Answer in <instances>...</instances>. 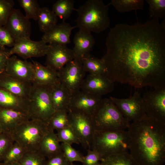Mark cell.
I'll return each instance as SVG.
<instances>
[{"mask_svg":"<svg viewBox=\"0 0 165 165\" xmlns=\"http://www.w3.org/2000/svg\"><path fill=\"white\" fill-rule=\"evenodd\" d=\"M51 86L32 84L27 99L28 114L30 119L47 123L55 111L51 100Z\"/></svg>","mask_w":165,"mask_h":165,"instance_id":"7","label":"cell"},{"mask_svg":"<svg viewBox=\"0 0 165 165\" xmlns=\"http://www.w3.org/2000/svg\"><path fill=\"white\" fill-rule=\"evenodd\" d=\"M46 158L38 151L27 152L18 162L22 165H45Z\"/></svg>","mask_w":165,"mask_h":165,"instance_id":"33","label":"cell"},{"mask_svg":"<svg viewBox=\"0 0 165 165\" xmlns=\"http://www.w3.org/2000/svg\"><path fill=\"white\" fill-rule=\"evenodd\" d=\"M49 130L57 131L69 125L68 109L55 112L47 123Z\"/></svg>","mask_w":165,"mask_h":165,"instance_id":"28","label":"cell"},{"mask_svg":"<svg viewBox=\"0 0 165 165\" xmlns=\"http://www.w3.org/2000/svg\"><path fill=\"white\" fill-rule=\"evenodd\" d=\"M61 145L64 155L69 162L77 161L82 163L84 156L71 145L64 143H62Z\"/></svg>","mask_w":165,"mask_h":165,"instance_id":"38","label":"cell"},{"mask_svg":"<svg viewBox=\"0 0 165 165\" xmlns=\"http://www.w3.org/2000/svg\"><path fill=\"white\" fill-rule=\"evenodd\" d=\"M33 62L34 72L33 84L52 86L60 83L57 72L37 61Z\"/></svg>","mask_w":165,"mask_h":165,"instance_id":"22","label":"cell"},{"mask_svg":"<svg viewBox=\"0 0 165 165\" xmlns=\"http://www.w3.org/2000/svg\"><path fill=\"white\" fill-rule=\"evenodd\" d=\"M141 97L139 93L136 91L127 98L112 97L109 98L123 116L130 123L140 119L146 114L142 106Z\"/></svg>","mask_w":165,"mask_h":165,"instance_id":"11","label":"cell"},{"mask_svg":"<svg viewBox=\"0 0 165 165\" xmlns=\"http://www.w3.org/2000/svg\"><path fill=\"white\" fill-rule=\"evenodd\" d=\"M15 40L5 26H0V44L3 47L12 48L13 46Z\"/></svg>","mask_w":165,"mask_h":165,"instance_id":"40","label":"cell"},{"mask_svg":"<svg viewBox=\"0 0 165 165\" xmlns=\"http://www.w3.org/2000/svg\"><path fill=\"white\" fill-rule=\"evenodd\" d=\"M105 165H139L128 152L102 159Z\"/></svg>","mask_w":165,"mask_h":165,"instance_id":"31","label":"cell"},{"mask_svg":"<svg viewBox=\"0 0 165 165\" xmlns=\"http://www.w3.org/2000/svg\"><path fill=\"white\" fill-rule=\"evenodd\" d=\"M74 47L72 50L75 58L81 59L90 53L95 44V39L89 32L80 30L75 35Z\"/></svg>","mask_w":165,"mask_h":165,"instance_id":"21","label":"cell"},{"mask_svg":"<svg viewBox=\"0 0 165 165\" xmlns=\"http://www.w3.org/2000/svg\"><path fill=\"white\" fill-rule=\"evenodd\" d=\"M102 99L101 97L80 90L72 94L68 108L92 115Z\"/></svg>","mask_w":165,"mask_h":165,"instance_id":"16","label":"cell"},{"mask_svg":"<svg viewBox=\"0 0 165 165\" xmlns=\"http://www.w3.org/2000/svg\"><path fill=\"white\" fill-rule=\"evenodd\" d=\"M70 163L65 157L62 151L60 153L48 158L45 165H69Z\"/></svg>","mask_w":165,"mask_h":165,"instance_id":"42","label":"cell"},{"mask_svg":"<svg viewBox=\"0 0 165 165\" xmlns=\"http://www.w3.org/2000/svg\"><path fill=\"white\" fill-rule=\"evenodd\" d=\"M5 72L19 80L32 84L33 82L34 72L33 63L20 60L15 55L9 57Z\"/></svg>","mask_w":165,"mask_h":165,"instance_id":"14","label":"cell"},{"mask_svg":"<svg viewBox=\"0 0 165 165\" xmlns=\"http://www.w3.org/2000/svg\"><path fill=\"white\" fill-rule=\"evenodd\" d=\"M47 123L30 119L20 124L9 134L14 142L27 152L38 151L42 141L49 131Z\"/></svg>","mask_w":165,"mask_h":165,"instance_id":"6","label":"cell"},{"mask_svg":"<svg viewBox=\"0 0 165 165\" xmlns=\"http://www.w3.org/2000/svg\"><path fill=\"white\" fill-rule=\"evenodd\" d=\"M141 101L147 115L165 124V87L146 92Z\"/></svg>","mask_w":165,"mask_h":165,"instance_id":"10","label":"cell"},{"mask_svg":"<svg viewBox=\"0 0 165 165\" xmlns=\"http://www.w3.org/2000/svg\"><path fill=\"white\" fill-rule=\"evenodd\" d=\"M148 6L149 14L150 19H159L165 17V0H146Z\"/></svg>","mask_w":165,"mask_h":165,"instance_id":"34","label":"cell"},{"mask_svg":"<svg viewBox=\"0 0 165 165\" xmlns=\"http://www.w3.org/2000/svg\"><path fill=\"white\" fill-rule=\"evenodd\" d=\"M69 165H77L75 164H73V163H70Z\"/></svg>","mask_w":165,"mask_h":165,"instance_id":"48","label":"cell"},{"mask_svg":"<svg viewBox=\"0 0 165 165\" xmlns=\"http://www.w3.org/2000/svg\"><path fill=\"white\" fill-rule=\"evenodd\" d=\"M86 72L81 59L75 58L58 72L60 82L72 94L80 90Z\"/></svg>","mask_w":165,"mask_h":165,"instance_id":"9","label":"cell"},{"mask_svg":"<svg viewBox=\"0 0 165 165\" xmlns=\"http://www.w3.org/2000/svg\"><path fill=\"white\" fill-rule=\"evenodd\" d=\"M95 165H105L103 162H101L100 163L99 162L97 164H95Z\"/></svg>","mask_w":165,"mask_h":165,"instance_id":"46","label":"cell"},{"mask_svg":"<svg viewBox=\"0 0 165 165\" xmlns=\"http://www.w3.org/2000/svg\"><path fill=\"white\" fill-rule=\"evenodd\" d=\"M2 131L1 127H0V135L2 133Z\"/></svg>","mask_w":165,"mask_h":165,"instance_id":"47","label":"cell"},{"mask_svg":"<svg viewBox=\"0 0 165 165\" xmlns=\"http://www.w3.org/2000/svg\"><path fill=\"white\" fill-rule=\"evenodd\" d=\"M5 26L15 41L21 39H30V22L19 9H13Z\"/></svg>","mask_w":165,"mask_h":165,"instance_id":"13","label":"cell"},{"mask_svg":"<svg viewBox=\"0 0 165 165\" xmlns=\"http://www.w3.org/2000/svg\"><path fill=\"white\" fill-rule=\"evenodd\" d=\"M101 0H88L77 9L76 26L80 30L99 34L108 28V6Z\"/></svg>","mask_w":165,"mask_h":165,"instance_id":"3","label":"cell"},{"mask_svg":"<svg viewBox=\"0 0 165 165\" xmlns=\"http://www.w3.org/2000/svg\"><path fill=\"white\" fill-rule=\"evenodd\" d=\"M0 165H2V162H0Z\"/></svg>","mask_w":165,"mask_h":165,"instance_id":"49","label":"cell"},{"mask_svg":"<svg viewBox=\"0 0 165 165\" xmlns=\"http://www.w3.org/2000/svg\"><path fill=\"white\" fill-rule=\"evenodd\" d=\"M20 6L24 10L25 17L28 20H37L41 8L36 0H18Z\"/></svg>","mask_w":165,"mask_h":165,"instance_id":"32","label":"cell"},{"mask_svg":"<svg viewBox=\"0 0 165 165\" xmlns=\"http://www.w3.org/2000/svg\"><path fill=\"white\" fill-rule=\"evenodd\" d=\"M72 95L61 83L52 86L51 98L55 111L68 109Z\"/></svg>","mask_w":165,"mask_h":165,"instance_id":"24","label":"cell"},{"mask_svg":"<svg viewBox=\"0 0 165 165\" xmlns=\"http://www.w3.org/2000/svg\"><path fill=\"white\" fill-rule=\"evenodd\" d=\"M81 59L86 73L88 72L90 75H105L106 67L101 58H98L90 53L85 55Z\"/></svg>","mask_w":165,"mask_h":165,"instance_id":"26","label":"cell"},{"mask_svg":"<svg viewBox=\"0 0 165 165\" xmlns=\"http://www.w3.org/2000/svg\"><path fill=\"white\" fill-rule=\"evenodd\" d=\"M0 108L11 109L28 113V101L0 88Z\"/></svg>","mask_w":165,"mask_h":165,"instance_id":"23","label":"cell"},{"mask_svg":"<svg viewBox=\"0 0 165 165\" xmlns=\"http://www.w3.org/2000/svg\"><path fill=\"white\" fill-rule=\"evenodd\" d=\"M50 45L42 40L35 41L30 39H21L15 41V44L9 50V56L15 54L24 59L32 57H41L46 55Z\"/></svg>","mask_w":165,"mask_h":165,"instance_id":"12","label":"cell"},{"mask_svg":"<svg viewBox=\"0 0 165 165\" xmlns=\"http://www.w3.org/2000/svg\"><path fill=\"white\" fill-rule=\"evenodd\" d=\"M114 82L105 75L89 74L85 77L80 90L101 97L112 92Z\"/></svg>","mask_w":165,"mask_h":165,"instance_id":"17","label":"cell"},{"mask_svg":"<svg viewBox=\"0 0 165 165\" xmlns=\"http://www.w3.org/2000/svg\"><path fill=\"white\" fill-rule=\"evenodd\" d=\"M14 2L12 0H0V26H5L13 10Z\"/></svg>","mask_w":165,"mask_h":165,"instance_id":"37","label":"cell"},{"mask_svg":"<svg viewBox=\"0 0 165 165\" xmlns=\"http://www.w3.org/2000/svg\"><path fill=\"white\" fill-rule=\"evenodd\" d=\"M57 131L56 134L60 142L71 145L73 143L80 144L78 138L70 125Z\"/></svg>","mask_w":165,"mask_h":165,"instance_id":"35","label":"cell"},{"mask_svg":"<svg viewBox=\"0 0 165 165\" xmlns=\"http://www.w3.org/2000/svg\"><path fill=\"white\" fill-rule=\"evenodd\" d=\"M130 153L139 165H163L165 124L145 114L130 123Z\"/></svg>","mask_w":165,"mask_h":165,"instance_id":"2","label":"cell"},{"mask_svg":"<svg viewBox=\"0 0 165 165\" xmlns=\"http://www.w3.org/2000/svg\"><path fill=\"white\" fill-rule=\"evenodd\" d=\"M87 151V155L83 157V165H95L102 160L101 156L96 151L90 149Z\"/></svg>","mask_w":165,"mask_h":165,"instance_id":"41","label":"cell"},{"mask_svg":"<svg viewBox=\"0 0 165 165\" xmlns=\"http://www.w3.org/2000/svg\"><path fill=\"white\" fill-rule=\"evenodd\" d=\"M37 20L40 31L45 33L57 24L58 17L52 10L44 7L40 9Z\"/></svg>","mask_w":165,"mask_h":165,"instance_id":"27","label":"cell"},{"mask_svg":"<svg viewBox=\"0 0 165 165\" xmlns=\"http://www.w3.org/2000/svg\"><path fill=\"white\" fill-rule=\"evenodd\" d=\"M14 142L9 134L2 132L0 135V162H2L4 156Z\"/></svg>","mask_w":165,"mask_h":165,"instance_id":"39","label":"cell"},{"mask_svg":"<svg viewBox=\"0 0 165 165\" xmlns=\"http://www.w3.org/2000/svg\"><path fill=\"white\" fill-rule=\"evenodd\" d=\"M73 27L69 24L62 22L57 24L48 32L44 34L41 40L49 44H59L67 46L71 43L70 36Z\"/></svg>","mask_w":165,"mask_h":165,"instance_id":"19","label":"cell"},{"mask_svg":"<svg viewBox=\"0 0 165 165\" xmlns=\"http://www.w3.org/2000/svg\"><path fill=\"white\" fill-rule=\"evenodd\" d=\"M25 152L20 144L14 142L6 153L2 162L7 163L19 162Z\"/></svg>","mask_w":165,"mask_h":165,"instance_id":"36","label":"cell"},{"mask_svg":"<svg viewBox=\"0 0 165 165\" xmlns=\"http://www.w3.org/2000/svg\"><path fill=\"white\" fill-rule=\"evenodd\" d=\"M101 58L105 76L114 82L136 88L165 87V20L150 19L133 25L119 23L110 29Z\"/></svg>","mask_w":165,"mask_h":165,"instance_id":"1","label":"cell"},{"mask_svg":"<svg viewBox=\"0 0 165 165\" xmlns=\"http://www.w3.org/2000/svg\"><path fill=\"white\" fill-rule=\"evenodd\" d=\"M130 143L127 130H95L90 148L98 152L103 158L128 152Z\"/></svg>","mask_w":165,"mask_h":165,"instance_id":"4","label":"cell"},{"mask_svg":"<svg viewBox=\"0 0 165 165\" xmlns=\"http://www.w3.org/2000/svg\"><path fill=\"white\" fill-rule=\"evenodd\" d=\"M8 50L6 47L2 46L0 44V51H5Z\"/></svg>","mask_w":165,"mask_h":165,"instance_id":"45","label":"cell"},{"mask_svg":"<svg viewBox=\"0 0 165 165\" xmlns=\"http://www.w3.org/2000/svg\"><path fill=\"white\" fill-rule=\"evenodd\" d=\"M32 83L15 78L4 72L0 74V88L27 100Z\"/></svg>","mask_w":165,"mask_h":165,"instance_id":"18","label":"cell"},{"mask_svg":"<svg viewBox=\"0 0 165 165\" xmlns=\"http://www.w3.org/2000/svg\"><path fill=\"white\" fill-rule=\"evenodd\" d=\"M91 115L95 130H125L128 129L130 123L123 116L109 98L102 99L98 107Z\"/></svg>","mask_w":165,"mask_h":165,"instance_id":"5","label":"cell"},{"mask_svg":"<svg viewBox=\"0 0 165 165\" xmlns=\"http://www.w3.org/2000/svg\"><path fill=\"white\" fill-rule=\"evenodd\" d=\"M2 165H22L18 162H13L7 163L2 162Z\"/></svg>","mask_w":165,"mask_h":165,"instance_id":"44","label":"cell"},{"mask_svg":"<svg viewBox=\"0 0 165 165\" xmlns=\"http://www.w3.org/2000/svg\"><path fill=\"white\" fill-rule=\"evenodd\" d=\"M38 151L48 158L62 152L60 141L54 131L49 130L45 135L42 141Z\"/></svg>","mask_w":165,"mask_h":165,"instance_id":"25","label":"cell"},{"mask_svg":"<svg viewBox=\"0 0 165 165\" xmlns=\"http://www.w3.org/2000/svg\"><path fill=\"white\" fill-rule=\"evenodd\" d=\"M74 2L73 0H58L53 5L52 11L62 20L63 22L71 16L73 10Z\"/></svg>","mask_w":165,"mask_h":165,"instance_id":"29","label":"cell"},{"mask_svg":"<svg viewBox=\"0 0 165 165\" xmlns=\"http://www.w3.org/2000/svg\"><path fill=\"white\" fill-rule=\"evenodd\" d=\"M9 50L0 51V74L5 72L9 57Z\"/></svg>","mask_w":165,"mask_h":165,"instance_id":"43","label":"cell"},{"mask_svg":"<svg viewBox=\"0 0 165 165\" xmlns=\"http://www.w3.org/2000/svg\"><path fill=\"white\" fill-rule=\"evenodd\" d=\"M49 45L50 48L46 55V65L51 69L58 72L74 58L72 50L67 46Z\"/></svg>","mask_w":165,"mask_h":165,"instance_id":"15","label":"cell"},{"mask_svg":"<svg viewBox=\"0 0 165 165\" xmlns=\"http://www.w3.org/2000/svg\"><path fill=\"white\" fill-rule=\"evenodd\" d=\"M29 119L27 113L0 108V127L2 132L9 134L20 124Z\"/></svg>","mask_w":165,"mask_h":165,"instance_id":"20","label":"cell"},{"mask_svg":"<svg viewBox=\"0 0 165 165\" xmlns=\"http://www.w3.org/2000/svg\"><path fill=\"white\" fill-rule=\"evenodd\" d=\"M68 110L69 125L73 129L80 144L87 150L90 149L95 130L92 115L69 108Z\"/></svg>","mask_w":165,"mask_h":165,"instance_id":"8","label":"cell"},{"mask_svg":"<svg viewBox=\"0 0 165 165\" xmlns=\"http://www.w3.org/2000/svg\"><path fill=\"white\" fill-rule=\"evenodd\" d=\"M143 0H112L108 4L120 13L128 12L143 9Z\"/></svg>","mask_w":165,"mask_h":165,"instance_id":"30","label":"cell"}]
</instances>
